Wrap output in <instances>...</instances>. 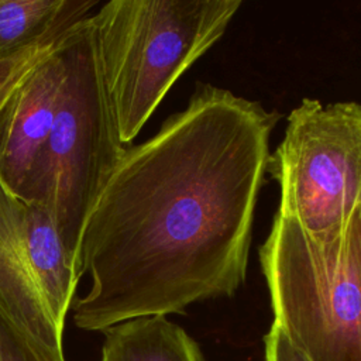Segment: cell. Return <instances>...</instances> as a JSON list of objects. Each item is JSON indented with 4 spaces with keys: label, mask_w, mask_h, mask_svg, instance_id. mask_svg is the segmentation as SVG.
Segmentation results:
<instances>
[{
    "label": "cell",
    "mask_w": 361,
    "mask_h": 361,
    "mask_svg": "<svg viewBox=\"0 0 361 361\" xmlns=\"http://www.w3.org/2000/svg\"><path fill=\"white\" fill-rule=\"evenodd\" d=\"M265 361H310L275 324L264 337Z\"/></svg>",
    "instance_id": "obj_12"
},
{
    "label": "cell",
    "mask_w": 361,
    "mask_h": 361,
    "mask_svg": "<svg viewBox=\"0 0 361 361\" xmlns=\"http://www.w3.org/2000/svg\"><path fill=\"white\" fill-rule=\"evenodd\" d=\"M97 0H0V62L58 41Z\"/></svg>",
    "instance_id": "obj_8"
},
{
    "label": "cell",
    "mask_w": 361,
    "mask_h": 361,
    "mask_svg": "<svg viewBox=\"0 0 361 361\" xmlns=\"http://www.w3.org/2000/svg\"><path fill=\"white\" fill-rule=\"evenodd\" d=\"M279 116L200 85L188 106L128 147L83 226L79 329L183 313L245 281L254 212Z\"/></svg>",
    "instance_id": "obj_1"
},
{
    "label": "cell",
    "mask_w": 361,
    "mask_h": 361,
    "mask_svg": "<svg viewBox=\"0 0 361 361\" xmlns=\"http://www.w3.org/2000/svg\"><path fill=\"white\" fill-rule=\"evenodd\" d=\"M0 361H39L27 340L0 310Z\"/></svg>",
    "instance_id": "obj_11"
},
{
    "label": "cell",
    "mask_w": 361,
    "mask_h": 361,
    "mask_svg": "<svg viewBox=\"0 0 361 361\" xmlns=\"http://www.w3.org/2000/svg\"><path fill=\"white\" fill-rule=\"evenodd\" d=\"M240 0H110L92 14L100 68L128 145L178 78L224 34Z\"/></svg>",
    "instance_id": "obj_3"
},
{
    "label": "cell",
    "mask_w": 361,
    "mask_h": 361,
    "mask_svg": "<svg viewBox=\"0 0 361 361\" xmlns=\"http://www.w3.org/2000/svg\"><path fill=\"white\" fill-rule=\"evenodd\" d=\"M79 281L49 213L0 185V310L39 361H65L62 333Z\"/></svg>",
    "instance_id": "obj_6"
},
{
    "label": "cell",
    "mask_w": 361,
    "mask_h": 361,
    "mask_svg": "<svg viewBox=\"0 0 361 361\" xmlns=\"http://www.w3.org/2000/svg\"><path fill=\"white\" fill-rule=\"evenodd\" d=\"M258 254L272 324L310 361H361V212L323 240L276 212Z\"/></svg>",
    "instance_id": "obj_4"
},
{
    "label": "cell",
    "mask_w": 361,
    "mask_h": 361,
    "mask_svg": "<svg viewBox=\"0 0 361 361\" xmlns=\"http://www.w3.org/2000/svg\"><path fill=\"white\" fill-rule=\"evenodd\" d=\"M103 333L100 361H203L197 343L166 316L127 320Z\"/></svg>",
    "instance_id": "obj_9"
},
{
    "label": "cell",
    "mask_w": 361,
    "mask_h": 361,
    "mask_svg": "<svg viewBox=\"0 0 361 361\" xmlns=\"http://www.w3.org/2000/svg\"><path fill=\"white\" fill-rule=\"evenodd\" d=\"M268 171L281 190L278 213L313 238L340 235L361 212V104L303 99Z\"/></svg>",
    "instance_id": "obj_5"
},
{
    "label": "cell",
    "mask_w": 361,
    "mask_h": 361,
    "mask_svg": "<svg viewBox=\"0 0 361 361\" xmlns=\"http://www.w3.org/2000/svg\"><path fill=\"white\" fill-rule=\"evenodd\" d=\"M59 41L0 107V185L20 199L51 133L65 80Z\"/></svg>",
    "instance_id": "obj_7"
},
{
    "label": "cell",
    "mask_w": 361,
    "mask_h": 361,
    "mask_svg": "<svg viewBox=\"0 0 361 361\" xmlns=\"http://www.w3.org/2000/svg\"><path fill=\"white\" fill-rule=\"evenodd\" d=\"M58 41L37 47L17 58L0 62V107L27 75L56 47Z\"/></svg>",
    "instance_id": "obj_10"
},
{
    "label": "cell",
    "mask_w": 361,
    "mask_h": 361,
    "mask_svg": "<svg viewBox=\"0 0 361 361\" xmlns=\"http://www.w3.org/2000/svg\"><path fill=\"white\" fill-rule=\"evenodd\" d=\"M59 51L65 80L23 200L49 213L76 268L86 219L128 147L120 138L106 90L92 16L63 34Z\"/></svg>",
    "instance_id": "obj_2"
}]
</instances>
